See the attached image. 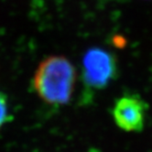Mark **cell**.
I'll use <instances>...</instances> for the list:
<instances>
[{"mask_svg":"<svg viewBox=\"0 0 152 152\" xmlns=\"http://www.w3.org/2000/svg\"><path fill=\"white\" fill-rule=\"evenodd\" d=\"M75 81L76 71L72 63L63 56H50L39 64L32 86L45 103L63 105L72 98Z\"/></svg>","mask_w":152,"mask_h":152,"instance_id":"6da1fadb","label":"cell"},{"mask_svg":"<svg viewBox=\"0 0 152 152\" xmlns=\"http://www.w3.org/2000/svg\"><path fill=\"white\" fill-rule=\"evenodd\" d=\"M118 73L115 57L109 51L93 48L84 53L82 61V82L83 90L81 102L88 104L94 94L107 87Z\"/></svg>","mask_w":152,"mask_h":152,"instance_id":"7a4b0ae2","label":"cell"},{"mask_svg":"<svg viewBox=\"0 0 152 152\" xmlns=\"http://www.w3.org/2000/svg\"><path fill=\"white\" fill-rule=\"evenodd\" d=\"M148 105L137 94H126L117 99L112 109L116 126L126 132H140L144 128Z\"/></svg>","mask_w":152,"mask_h":152,"instance_id":"3957f363","label":"cell"},{"mask_svg":"<svg viewBox=\"0 0 152 152\" xmlns=\"http://www.w3.org/2000/svg\"><path fill=\"white\" fill-rule=\"evenodd\" d=\"M12 119L7 95L0 90V130Z\"/></svg>","mask_w":152,"mask_h":152,"instance_id":"277c9868","label":"cell"}]
</instances>
